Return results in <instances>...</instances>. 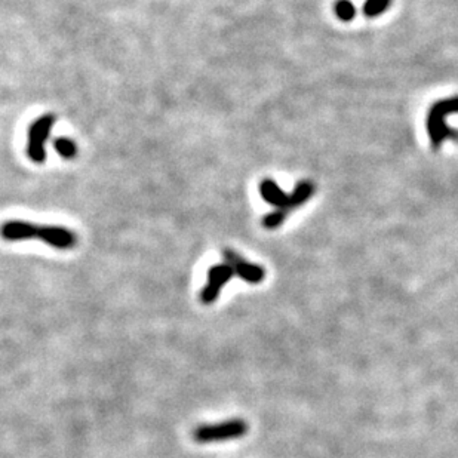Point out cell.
Here are the masks:
<instances>
[{
	"label": "cell",
	"mask_w": 458,
	"mask_h": 458,
	"mask_svg": "<svg viewBox=\"0 0 458 458\" xmlns=\"http://www.w3.org/2000/svg\"><path fill=\"white\" fill-rule=\"evenodd\" d=\"M392 0H365V3H363V14L368 18H375L381 14H384L387 8L390 6Z\"/></svg>",
	"instance_id": "obj_10"
},
{
	"label": "cell",
	"mask_w": 458,
	"mask_h": 458,
	"mask_svg": "<svg viewBox=\"0 0 458 458\" xmlns=\"http://www.w3.org/2000/svg\"><path fill=\"white\" fill-rule=\"evenodd\" d=\"M222 258H224V263L229 264L234 275L245 280L246 284L251 285H258L266 279V268L258 266L255 263L246 261L243 257H241L236 251H233L230 248L222 250Z\"/></svg>",
	"instance_id": "obj_6"
},
{
	"label": "cell",
	"mask_w": 458,
	"mask_h": 458,
	"mask_svg": "<svg viewBox=\"0 0 458 458\" xmlns=\"http://www.w3.org/2000/svg\"><path fill=\"white\" fill-rule=\"evenodd\" d=\"M288 215H289V211H287V209H276V211H273V213L267 214L263 218V226L266 229H268V230L277 229V227H280L282 224H284V221L288 218Z\"/></svg>",
	"instance_id": "obj_12"
},
{
	"label": "cell",
	"mask_w": 458,
	"mask_h": 458,
	"mask_svg": "<svg viewBox=\"0 0 458 458\" xmlns=\"http://www.w3.org/2000/svg\"><path fill=\"white\" fill-rule=\"evenodd\" d=\"M452 113H458V96L436 101L430 107L426 117V128L433 148H439L446 138L458 139V132L446 125L445 121V117Z\"/></svg>",
	"instance_id": "obj_2"
},
{
	"label": "cell",
	"mask_w": 458,
	"mask_h": 458,
	"mask_svg": "<svg viewBox=\"0 0 458 458\" xmlns=\"http://www.w3.org/2000/svg\"><path fill=\"white\" fill-rule=\"evenodd\" d=\"M260 194L267 204L276 206V209H287V211L292 209L291 194H287L284 190L280 189V185L273 180L266 178L261 181Z\"/></svg>",
	"instance_id": "obj_7"
},
{
	"label": "cell",
	"mask_w": 458,
	"mask_h": 458,
	"mask_svg": "<svg viewBox=\"0 0 458 458\" xmlns=\"http://www.w3.org/2000/svg\"><path fill=\"white\" fill-rule=\"evenodd\" d=\"M314 193V184L312 181H301L296 185V189L291 193V206L296 209L305 204Z\"/></svg>",
	"instance_id": "obj_8"
},
{
	"label": "cell",
	"mask_w": 458,
	"mask_h": 458,
	"mask_svg": "<svg viewBox=\"0 0 458 458\" xmlns=\"http://www.w3.org/2000/svg\"><path fill=\"white\" fill-rule=\"evenodd\" d=\"M233 276H234L233 268L226 263L215 264L213 267H209L206 285L201 291V296H199V300H201V303L205 304V305L214 304L220 297L221 289L229 284Z\"/></svg>",
	"instance_id": "obj_5"
},
{
	"label": "cell",
	"mask_w": 458,
	"mask_h": 458,
	"mask_svg": "<svg viewBox=\"0 0 458 458\" xmlns=\"http://www.w3.org/2000/svg\"><path fill=\"white\" fill-rule=\"evenodd\" d=\"M55 123L54 114H43L34 121L29 129L27 155L34 163H43L46 159L45 143L51 135V129Z\"/></svg>",
	"instance_id": "obj_4"
},
{
	"label": "cell",
	"mask_w": 458,
	"mask_h": 458,
	"mask_svg": "<svg viewBox=\"0 0 458 458\" xmlns=\"http://www.w3.org/2000/svg\"><path fill=\"white\" fill-rule=\"evenodd\" d=\"M250 426L243 418H231L217 425H205L197 427L193 438L197 443H215L233 439H241L248 433Z\"/></svg>",
	"instance_id": "obj_3"
},
{
	"label": "cell",
	"mask_w": 458,
	"mask_h": 458,
	"mask_svg": "<svg viewBox=\"0 0 458 458\" xmlns=\"http://www.w3.org/2000/svg\"><path fill=\"white\" fill-rule=\"evenodd\" d=\"M54 148L64 159H73L77 155V146L73 139L61 137L54 139Z\"/></svg>",
	"instance_id": "obj_9"
},
{
	"label": "cell",
	"mask_w": 458,
	"mask_h": 458,
	"mask_svg": "<svg viewBox=\"0 0 458 458\" xmlns=\"http://www.w3.org/2000/svg\"><path fill=\"white\" fill-rule=\"evenodd\" d=\"M334 13L338 20L349 22L356 17V8L350 0H337L334 5Z\"/></svg>",
	"instance_id": "obj_11"
},
{
	"label": "cell",
	"mask_w": 458,
	"mask_h": 458,
	"mask_svg": "<svg viewBox=\"0 0 458 458\" xmlns=\"http://www.w3.org/2000/svg\"><path fill=\"white\" fill-rule=\"evenodd\" d=\"M2 234L6 241H31L38 239L51 245L56 250H72L77 243V236L66 227L60 226H38L34 222L13 220L6 221L2 227Z\"/></svg>",
	"instance_id": "obj_1"
}]
</instances>
